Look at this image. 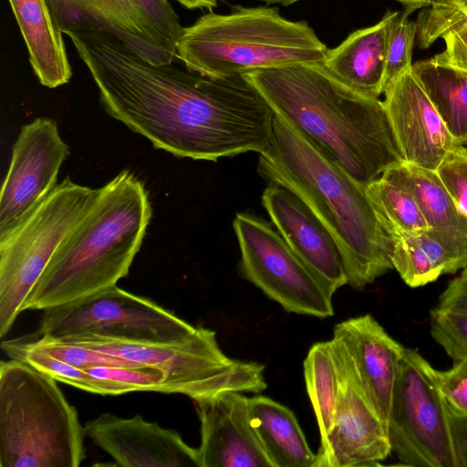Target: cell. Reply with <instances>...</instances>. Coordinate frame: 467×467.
<instances>
[{"mask_svg":"<svg viewBox=\"0 0 467 467\" xmlns=\"http://www.w3.org/2000/svg\"><path fill=\"white\" fill-rule=\"evenodd\" d=\"M367 194L390 237L428 231L413 196L382 175L366 186Z\"/></svg>","mask_w":467,"mask_h":467,"instance_id":"f1b7e54d","label":"cell"},{"mask_svg":"<svg viewBox=\"0 0 467 467\" xmlns=\"http://www.w3.org/2000/svg\"><path fill=\"white\" fill-rule=\"evenodd\" d=\"M262 203L292 251L333 296L348 285L341 251L328 230L293 192L272 183Z\"/></svg>","mask_w":467,"mask_h":467,"instance_id":"e0dca14e","label":"cell"},{"mask_svg":"<svg viewBox=\"0 0 467 467\" xmlns=\"http://www.w3.org/2000/svg\"><path fill=\"white\" fill-rule=\"evenodd\" d=\"M436 377L448 408L467 416V359L455 361L447 370L436 369Z\"/></svg>","mask_w":467,"mask_h":467,"instance_id":"e575fe53","label":"cell"},{"mask_svg":"<svg viewBox=\"0 0 467 467\" xmlns=\"http://www.w3.org/2000/svg\"><path fill=\"white\" fill-rule=\"evenodd\" d=\"M387 432L400 464L456 467L448 406L436 369L417 351L404 349L393 386Z\"/></svg>","mask_w":467,"mask_h":467,"instance_id":"9c48e42d","label":"cell"},{"mask_svg":"<svg viewBox=\"0 0 467 467\" xmlns=\"http://www.w3.org/2000/svg\"><path fill=\"white\" fill-rule=\"evenodd\" d=\"M432 338L453 362L467 359V313L441 309L431 310Z\"/></svg>","mask_w":467,"mask_h":467,"instance_id":"1f68e13d","label":"cell"},{"mask_svg":"<svg viewBox=\"0 0 467 467\" xmlns=\"http://www.w3.org/2000/svg\"><path fill=\"white\" fill-rule=\"evenodd\" d=\"M152 209L141 180L121 171L99 188L27 296L24 310H44L116 285L140 251Z\"/></svg>","mask_w":467,"mask_h":467,"instance_id":"277c9868","label":"cell"},{"mask_svg":"<svg viewBox=\"0 0 467 467\" xmlns=\"http://www.w3.org/2000/svg\"><path fill=\"white\" fill-rule=\"evenodd\" d=\"M253 429L273 467H314L317 460L293 411L263 395L249 398Z\"/></svg>","mask_w":467,"mask_h":467,"instance_id":"603a6c76","label":"cell"},{"mask_svg":"<svg viewBox=\"0 0 467 467\" xmlns=\"http://www.w3.org/2000/svg\"><path fill=\"white\" fill-rule=\"evenodd\" d=\"M393 11L375 25L352 32L328 49L322 61L342 82L367 95L379 98L384 91L388 36Z\"/></svg>","mask_w":467,"mask_h":467,"instance_id":"44dd1931","label":"cell"},{"mask_svg":"<svg viewBox=\"0 0 467 467\" xmlns=\"http://www.w3.org/2000/svg\"><path fill=\"white\" fill-rule=\"evenodd\" d=\"M68 154L69 148L54 119L37 118L21 128L1 189L0 239L19 225L53 190Z\"/></svg>","mask_w":467,"mask_h":467,"instance_id":"5bb4252c","label":"cell"},{"mask_svg":"<svg viewBox=\"0 0 467 467\" xmlns=\"http://www.w3.org/2000/svg\"><path fill=\"white\" fill-rule=\"evenodd\" d=\"M436 172L459 210L467 216V147L454 146Z\"/></svg>","mask_w":467,"mask_h":467,"instance_id":"836d02e7","label":"cell"},{"mask_svg":"<svg viewBox=\"0 0 467 467\" xmlns=\"http://www.w3.org/2000/svg\"><path fill=\"white\" fill-rule=\"evenodd\" d=\"M338 374L332 428L320 440L314 467L375 466L391 452L387 427L368 397L345 344L333 336Z\"/></svg>","mask_w":467,"mask_h":467,"instance_id":"4fadbf2b","label":"cell"},{"mask_svg":"<svg viewBox=\"0 0 467 467\" xmlns=\"http://www.w3.org/2000/svg\"><path fill=\"white\" fill-rule=\"evenodd\" d=\"M327 50L306 21L288 20L276 7L235 5L227 14L210 12L183 27L176 57L192 71L228 78L322 62Z\"/></svg>","mask_w":467,"mask_h":467,"instance_id":"5b68a950","label":"cell"},{"mask_svg":"<svg viewBox=\"0 0 467 467\" xmlns=\"http://www.w3.org/2000/svg\"><path fill=\"white\" fill-rule=\"evenodd\" d=\"M244 77L275 114L360 184L404 162L383 100L342 82L322 62L256 69Z\"/></svg>","mask_w":467,"mask_h":467,"instance_id":"7a4b0ae2","label":"cell"},{"mask_svg":"<svg viewBox=\"0 0 467 467\" xmlns=\"http://www.w3.org/2000/svg\"><path fill=\"white\" fill-rule=\"evenodd\" d=\"M258 172L297 195L328 230L351 287L363 289L393 268L392 239L366 186L276 114L271 142L259 154Z\"/></svg>","mask_w":467,"mask_h":467,"instance_id":"3957f363","label":"cell"},{"mask_svg":"<svg viewBox=\"0 0 467 467\" xmlns=\"http://www.w3.org/2000/svg\"><path fill=\"white\" fill-rule=\"evenodd\" d=\"M437 307L467 313V276L461 275L449 282L439 297Z\"/></svg>","mask_w":467,"mask_h":467,"instance_id":"d590c367","label":"cell"},{"mask_svg":"<svg viewBox=\"0 0 467 467\" xmlns=\"http://www.w3.org/2000/svg\"><path fill=\"white\" fill-rule=\"evenodd\" d=\"M37 335L54 338L93 334L140 342H168L196 329L155 302L116 285L44 309Z\"/></svg>","mask_w":467,"mask_h":467,"instance_id":"30bf717a","label":"cell"},{"mask_svg":"<svg viewBox=\"0 0 467 467\" xmlns=\"http://www.w3.org/2000/svg\"><path fill=\"white\" fill-rule=\"evenodd\" d=\"M31 342L37 348L57 359L81 369L98 367H135L141 365L126 358L66 343L48 336H40L32 339Z\"/></svg>","mask_w":467,"mask_h":467,"instance_id":"4dcf8cb0","label":"cell"},{"mask_svg":"<svg viewBox=\"0 0 467 467\" xmlns=\"http://www.w3.org/2000/svg\"><path fill=\"white\" fill-rule=\"evenodd\" d=\"M467 13V0H445Z\"/></svg>","mask_w":467,"mask_h":467,"instance_id":"ab89813d","label":"cell"},{"mask_svg":"<svg viewBox=\"0 0 467 467\" xmlns=\"http://www.w3.org/2000/svg\"><path fill=\"white\" fill-rule=\"evenodd\" d=\"M381 175L413 196L427 223L426 233L445 248L457 271L463 270L467 266V216L437 172L404 161Z\"/></svg>","mask_w":467,"mask_h":467,"instance_id":"ffe728a7","label":"cell"},{"mask_svg":"<svg viewBox=\"0 0 467 467\" xmlns=\"http://www.w3.org/2000/svg\"><path fill=\"white\" fill-rule=\"evenodd\" d=\"M25 41L29 63L41 85L55 88L69 82L72 69L62 32L47 0H8Z\"/></svg>","mask_w":467,"mask_h":467,"instance_id":"7402d4cb","label":"cell"},{"mask_svg":"<svg viewBox=\"0 0 467 467\" xmlns=\"http://www.w3.org/2000/svg\"><path fill=\"white\" fill-rule=\"evenodd\" d=\"M410 13L412 11L407 8L393 11L389 27L384 90L412 67L411 56L417 35V21L410 20Z\"/></svg>","mask_w":467,"mask_h":467,"instance_id":"f546056e","label":"cell"},{"mask_svg":"<svg viewBox=\"0 0 467 467\" xmlns=\"http://www.w3.org/2000/svg\"><path fill=\"white\" fill-rule=\"evenodd\" d=\"M158 368L163 392L194 401L225 391L258 394L267 388L265 366L234 359L220 348L213 330L196 327L191 335L168 342H140L81 334L57 338Z\"/></svg>","mask_w":467,"mask_h":467,"instance_id":"52a82bcc","label":"cell"},{"mask_svg":"<svg viewBox=\"0 0 467 467\" xmlns=\"http://www.w3.org/2000/svg\"><path fill=\"white\" fill-rule=\"evenodd\" d=\"M412 70L458 145H467V72L431 58L412 64Z\"/></svg>","mask_w":467,"mask_h":467,"instance_id":"cb8c5ba5","label":"cell"},{"mask_svg":"<svg viewBox=\"0 0 467 467\" xmlns=\"http://www.w3.org/2000/svg\"><path fill=\"white\" fill-rule=\"evenodd\" d=\"M417 35L421 48L443 39L445 49L431 60L467 72V13L445 0H436L419 15Z\"/></svg>","mask_w":467,"mask_h":467,"instance_id":"d4e9b609","label":"cell"},{"mask_svg":"<svg viewBox=\"0 0 467 467\" xmlns=\"http://www.w3.org/2000/svg\"><path fill=\"white\" fill-rule=\"evenodd\" d=\"M64 34L110 35L153 65L171 64L183 27L168 0H47Z\"/></svg>","mask_w":467,"mask_h":467,"instance_id":"8fae6325","label":"cell"},{"mask_svg":"<svg viewBox=\"0 0 467 467\" xmlns=\"http://www.w3.org/2000/svg\"><path fill=\"white\" fill-rule=\"evenodd\" d=\"M265 2L266 4H279L284 6L290 5L294 3H296L300 0H260ZM404 5V8H407L410 11H415L418 8L426 7L431 5L436 0H396Z\"/></svg>","mask_w":467,"mask_h":467,"instance_id":"74e56055","label":"cell"},{"mask_svg":"<svg viewBox=\"0 0 467 467\" xmlns=\"http://www.w3.org/2000/svg\"><path fill=\"white\" fill-rule=\"evenodd\" d=\"M391 239L392 266L410 287L422 286L443 274L457 272L445 248L426 232Z\"/></svg>","mask_w":467,"mask_h":467,"instance_id":"484cf974","label":"cell"},{"mask_svg":"<svg viewBox=\"0 0 467 467\" xmlns=\"http://www.w3.org/2000/svg\"><path fill=\"white\" fill-rule=\"evenodd\" d=\"M67 36L106 112L156 149L215 161L268 148L275 112L244 75L213 78L153 65L104 33Z\"/></svg>","mask_w":467,"mask_h":467,"instance_id":"6da1fadb","label":"cell"},{"mask_svg":"<svg viewBox=\"0 0 467 467\" xmlns=\"http://www.w3.org/2000/svg\"><path fill=\"white\" fill-rule=\"evenodd\" d=\"M449 423L456 467H467V416L448 408Z\"/></svg>","mask_w":467,"mask_h":467,"instance_id":"8d00e7d4","label":"cell"},{"mask_svg":"<svg viewBox=\"0 0 467 467\" xmlns=\"http://www.w3.org/2000/svg\"><path fill=\"white\" fill-rule=\"evenodd\" d=\"M84 426L48 374L25 361L0 363V467H78Z\"/></svg>","mask_w":467,"mask_h":467,"instance_id":"8992f818","label":"cell"},{"mask_svg":"<svg viewBox=\"0 0 467 467\" xmlns=\"http://www.w3.org/2000/svg\"><path fill=\"white\" fill-rule=\"evenodd\" d=\"M99 189L57 183L36 209L0 239V337L10 331L61 243L94 202Z\"/></svg>","mask_w":467,"mask_h":467,"instance_id":"ba28073f","label":"cell"},{"mask_svg":"<svg viewBox=\"0 0 467 467\" xmlns=\"http://www.w3.org/2000/svg\"><path fill=\"white\" fill-rule=\"evenodd\" d=\"M85 434L123 467H201L198 448L140 415L103 413L87 421Z\"/></svg>","mask_w":467,"mask_h":467,"instance_id":"2e32d148","label":"cell"},{"mask_svg":"<svg viewBox=\"0 0 467 467\" xmlns=\"http://www.w3.org/2000/svg\"><path fill=\"white\" fill-rule=\"evenodd\" d=\"M304 376L323 440L333 425L338 391L337 368L329 340L310 348L304 361Z\"/></svg>","mask_w":467,"mask_h":467,"instance_id":"4316f807","label":"cell"},{"mask_svg":"<svg viewBox=\"0 0 467 467\" xmlns=\"http://www.w3.org/2000/svg\"><path fill=\"white\" fill-rule=\"evenodd\" d=\"M462 275L467 276V266L462 270Z\"/></svg>","mask_w":467,"mask_h":467,"instance_id":"60d3db41","label":"cell"},{"mask_svg":"<svg viewBox=\"0 0 467 467\" xmlns=\"http://www.w3.org/2000/svg\"><path fill=\"white\" fill-rule=\"evenodd\" d=\"M84 370L97 378L119 382L124 385L129 392H163L164 375L150 366L98 367Z\"/></svg>","mask_w":467,"mask_h":467,"instance_id":"d6a6232c","label":"cell"},{"mask_svg":"<svg viewBox=\"0 0 467 467\" xmlns=\"http://www.w3.org/2000/svg\"><path fill=\"white\" fill-rule=\"evenodd\" d=\"M333 336L345 344L368 397L387 427L392 389L405 348L368 314L337 324Z\"/></svg>","mask_w":467,"mask_h":467,"instance_id":"d6986e66","label":"cell"},{"mask_svg":"<svg viewBox=\"0 0 467 467\" xmlns=\"http://www.w3.org/2000/svg\"><path fill=\"white\" fill-rule=\"evenodd\" d=\"M233 226L245 279L287 312L321 318L334 315L333 296L271 224L238 213Z\"/></svg>","mask_w":467,"mask_h":467,"instance_id":"7c38bea8","label":"cell"},{"mask_svg":"<svg viewBox=\"0 0 467 467\" xmlns=\"http://www.w3.org/2000/svg\"><path fill=\"white\" fill-rule=\"evenodd\" d=\"M1 348L11 358L26 362L57 381L99 395H122L127 388L116 381L97 378L87 370L70 366L57 359L22 337L3 341Z\"/></svg>","mask_w":467,"mask_h":467,"instance_id":"83f0119b","label":"cell"},{"mask_svg":"<svg viewBox=\"0 0 467 467\" xmlns=\"http://www.w3.org/2000/svg\"><path fill=\"white\" fill-rule=\"evenodd\" d=\"M201 467H273L251 423L249 398L225 391L195 401Z\"/></svg>","mask_w":467,"mask_h":467,"instance_id":"ac0fdd59","label":"cell"},{"mask_svg":"<svg viewBox=\"0 0 467 467\" xmlns=\"http://www.w3.org/2000/svg\"><path fill=\"white\" fill-rule=\"evenodd\" d=\"M384 106L404 161L438 169L458 145L429 99L412 67L387 86Z\"/></svg>","mask_w":467,"mask_h":467,"instance_id":"9a60e30c","label":"cell"},{"mask_svg":"<svg viewBox=\"0 0 467 467\" xmlns=\"http://www.w3.org/2000/svg\"><path fill=\"white\" fill-rule=\"evenodd\" d=\"M187 9L207 8L212 9L217 5L219 0H176Z\"/></svg>","mask_w":467,"mask_h":467,"instance_id":"f35d334b","label":"cell"}]
</instances>
